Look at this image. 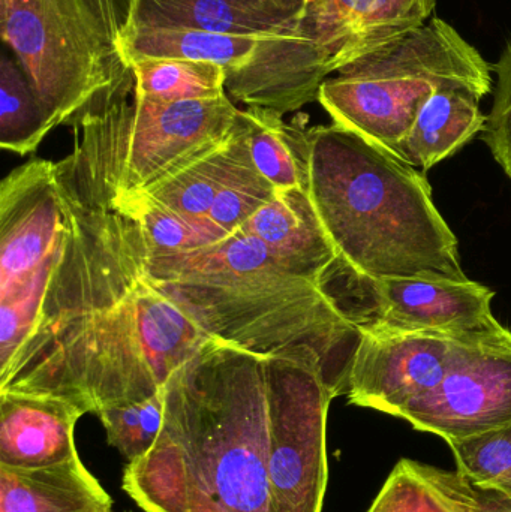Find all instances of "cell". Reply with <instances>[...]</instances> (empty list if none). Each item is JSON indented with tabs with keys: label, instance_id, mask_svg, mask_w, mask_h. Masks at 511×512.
Instances as JSON below:
<instances>
[{
	"label": "cell",
	"instance_id": "6da1fadb",
	"mask_svg": "<svg viewBox=\"0 0 511 512\" xmlns=\"http://www.w3.org/2000/svg\"><path fill=\"white\" fill-rule=\"evenodd\" d=\"M135 77L96 96L56 162L66 239L38 327L0 375V393L66 400L86 414L141 402L212 336L156 285L140 222L123 198Z\"/></svg>",
	"mask_w": 511,
	"mask_h": 512
},
{
	"label": "cell",
	"instance_id": "7a4b0ae2",
	"mask_svg": "<svg viewBox=\"0 0 511 512\" xmlns=\"http://www.w3.org/2000/svg\"><path fill=\"white\" fill-rule=\"evenodd\" d=\"M269 354L212 339L171 373L161 433L123 471V490L141 510L276 512L267 471Z\"/></svg>",
	"mask_w": 511,
	"mask_h": 512
},
{
	"label": "cell",
	"instance_id": "3957f363",
	"mask_svg": "<svg viewBox=\"0 0 511 512\" xmlns=\"http://www.w3.org/2000/svg\"><path fill=\"white\" fill-rule=\"evenodd\" d=\"M297 122L305 191L335 249L332 265L374 277L468 279L425 174L336 123Z\"/></svg>",
	"mask_w": 511,
	"mask_h": 512
},
{
	"label": "cell",
	"instance_id": "277c9868",
	"mask_svg": "<svg viewBox=\"0 0 511 512\" xmlns=\"http://www.w3.org/2000/svg\"><path fill=\"white\" fill-rule=\"evenodd\" d=\"M146 262L156 285L213 339L258 354L314 349L332 396H347L360 328L260 239L239 230L189 252L146 243Z\"/></svg>",
	"mask_w": 511,
	"mask_h": 512
},
{
	"label": "cell",
	"instance_id": "5b68a950",
	"mask_svg": "<svg viewBox=\"0 0 511 512\" xmlns=\"http://www.w3.org/2000/svg\"><path fill=\"white\" fill-rule=\"evenodd\" d=\"M318 102L333 123L402 161L405 140L432 93L492 92V66L452 24L431 18L419 29L335 72Z\"/></svg>",
	"mask_w": 511,
	"mask_h": 512
},
{
	"label": "cell",
	"instance_id": "8992f818",
	"mask_svg": "<svg viewBox=\"0 0 511 512\" xmlns=\"http://www.w3.org/2000/svg\"><path fill=\"white\" fill-rule=\"evenodd\" d=\"M435 0H303L287 38L260 42L225 90L246 107L279 116L318 101L321 84L428 23Z\"/></svg>",
	"mask_w": 511,
	"mask_h": 512
},
{
	"label": "cell",
	"instance_id": "52a82bcc",
	"mask_svg": "<svg viewBox=\"0 0 511 512\" xmlns=\"http://www.w3.org/2000/svg\"><path fill=\"white\" fill-rule=\"evenodd\" d=\"M135 0H0V36L38 93L54 128L102 92L116 89L131 66L123 41Z\"/></svg>",
	"mask_w": 511,
	"mask_h": 512
},
{
	"label": "cell",
	"instance_id": "ba28073f",
	"mask_svg": "<svg viewBox=\"0 0 511 512\" xmlns=\"http://www.w3.org/2000/svg\"><path fill=\"white\" fill-rule=\"evenodd\" d=\"M267 471L276 512H321L327 481V415L335 397L311 348L269 354Z\"/></svg>",
	"mask_w": 511,
	"mask_h": 512
},
{
	"label": "cell",
	"instance_id": "9c48e42d",
	"mask_svg": "<svg viewBox=\"0 0 511 512\" xmlns=\"http://www.w3.org/2000/svg\"><path fill=\"white\" fill-rule=\"evenodd\" d=\"M321 291L357 327L485 331L503 327L492 313L494 292L474 280L438 276L374 277L332 267Z\"/></svg>",
	"mask_w": 511,
	"mask_h": 512
},
{
	"label": "cell",
	"instance_id": "30bf717a",
	"mask_svg": "<svg viewBox=\"0 0 511 512\" xmlns=\"http://www.w3.org/2000/svg\"><path fill=\"white\" fill-rule=\"evenodd\" d=\"M348 403L401 418L434 390L470 343L492 331L405 330L389 325L359 327Z\"/></svg>",
	"mask_w": 511,
	"mask_h": 512
},
{
	"label": "cell",
	"instance_id": "8fae6325",
	"mask_svg": "<svg viewBox=\"0 0 511 512\" xmlns=\"http://www.w3.org/2000/svg\"><path fill=\"white\" fill-rule=\"evenodd\" d=\"M65 239L56 164L15 168L0 183V303L44 300Z\"/></svg>",
	"mask_w": 511,
	"mask_h": 512
},
{
	"label": "cell",
	"instance_id": "7c38bea8",
	"mask_svg": "<svg viewBox=\"0 0 511 512\" xmlns=\"http://www.w3.org/2000/svg\"><path fill=\"white\" fill-rule=\"evenodd\" d=\"M401 418L447 444L511 426V331L504 327L470 343L440 385Z\"/></svg>",
	"mask_w": 511,
	"mask_h": 512
},
{
	"label": "cell",
	"instance_id": "4fadbf2b",
	"mask_svg": "<svg viewBox=\"0 0 511 512\" xmlns=\"http://www.w3.org/2000/svg\"><path fill=\"white\" fill-rule=\"evenodd\" d=\"M240 113L228 95L180 102L146 101L134 95L123 168L125 188L144 191L180 162L225 140Z\"/></svg>",
	"mask_w": 511,
	"mask_h": 512
},
{
	"label": "cell",
	"instance_id": "5bb4252c",
	"mask_svg": "<svg viewBox=\"0 0 511 512\" xmlns=\"http://www.w3.org/2000/svg\"><path fill=\"white\" fill-rule=\"evenodd\" d=\"M303 0H135V27H189L260 42L287 38Z\"/></svg>",
	"mask_w": 511,
	"mask_h": 512
},
{
	"label": "cell",
	"instance_id": "9a60e30c",
	"mask_svg": "<svg viewBox=\"0 0 511 512\" xmlns=\"http://www.w3.org/2000/svg\"><path fill=\"white\" fill-rule=\"evenodd\" d=\"M83 415L56 397L0 393V465L45 468L74 459L75 426Z\"/></svg>",
	"mask_w": 511,
	"mask_h": 512
},
{
	"label": "cell",
	"instance_id": "2e32d148",
	"mask_svg": "<svg viewBox=\"0 0 511 512\" xmlns=\"http://www.w3.org/2000/svg\"><path fill=\"white\" fill-rule=\"evenodd\" d=\"M240 231L260 239L285 267L318 286L336 261L335 249L303 189L276 191Z\"/></svg>",
	"mask_w": 511,
	"mask_h": 512
},
{
	"label": "cell",
	"instance_id": "e0dca14e",
	"mask_svg": "<svg viewBox=\"0 0 511 512\" xmlns=\"http://www.w3.org/2000/svg\"><path fill=\"white\" fill-rule=\"evenodd\" d=\"M251 162L248 125L242 110L239 122L225 140L180 162L140 194L182 215L209 216L216 197Z\"/></svg>",
	"mask_w": 511,
	"mask_h": 512
},
{
	"label": "cell",
	"instance_id": "ac0fdd59",
	"mask_svg": "<svg viewBox=\"0 0 511 512\" xmlns=\"http://www.w3.org/2000/svg\"><path fill=\"white\" fill-rule=\"evenodd\" d=\"M0 512H113V499L77 456L45 468L0 465Z\"/></svg>",
	"mask_w": 511,
	"mask_h": 512
},
{
	"label": "cell",
	"instance_id": "d6986e66",
	"mask_svg": "<svg viewBox=\"0 0 511 512\" xmlns=\"http://www.w3.org/2000/svg\"><path fill=\"white\" fill-rule=\"evenodd\" d=\"M480 101L482 96L467 89L432 93L405 140L402 161L428 171L467 146L485 129Z\"/></svg>",
	"mask_w": 511,
	"mask_h": 512
},
{
	"label": "cell",
	"instance_id": "ffe728a7",
	"mask_svg": "<svg viewBox=\"0 0 511 512\" xmlns=\"http://www.w3.org/2000/svg\"><path fill=\"white\" fill-rule=\"evenodd\" d=\"M368 512H489L488 492L458 469L401 459Z\"/></svg>",
	"mask_w": 511,
	"mask_h": 512
},
{
	"label": "cell",
	"instance_id": "44dd1931",
	"mask_svg": "<svg viewBox=\"0 0 511 512\" xmlns=\"http://www.w3.org/2000/svg\"><path fill=\"white\" fill-rule=\"evenodd\" d=\"M260 39L221 35L189 27H135L123 41L129 66L144 59H179L221 65L228 75L254 59Z\"/></svg>",
	"mask_w": 511,
	"mask_h": 512
},
{
	"label": "cell",
	"instance_id": "7402d4cb",
	"mask_svg": "<svg viewBox=\"0 0 511 512\" xmlns=\"http://www.w3.org/2000/svg\"><path fill=\"white\" fill-rule=\"evenodd\" d=\"M248 144L252 161L261 176L278 192L305 191V158L300 147L299 122H284L275 111L248 107Z\"/></svg>",
	"mask_w": 511,
	"mask_h": 512
},
{
	"label": "cell",
	"instance_id": "603a6c76",
	"mask_svg": "<svg viewBox=\"0 0 511 512\" xmlns=\"http://www.w3.org/2000/svg\"><path fill=\"white\" fill-rule=\"evenodd\" d=\"M54 125L15 57L0 60V147L26 156L35 152Z\"/></svg>",
	"mask_w": 511,
	"mask_h": 512
},
{
	"label": "cell",
	"instance_id": "cb8c5ba5",
	"mask_svg": "<svg viewBox=\"0 0 511 512\" xmlns=\"http://www.w3.org/2000/svg\"><path fill=\"white\" fill-rule=\"evenodd\" d=\"M135 96L153 102L201 101L227 95L221 65L179 59H144L132 63Z\"/></svg>",
	"mask_w": 511,
	"mask_h": 512
},
{
	"label": "cell",
	"instance_id": "d4e9b609",
	"mask_svg": "<svg viewBox=\"0 0 511 512\" xmlns=\"http://www.w3.org/2000/svg\"><path fill=\"white\" fill-rule=\"evenodd\" d=\"M123 198L140 222L149 248L165 252L197 251L231 236L221 230L209 216L182 215L155 203L140 192L126 191L125 180Z\"/></svg>",
	"mask_w": 511,
	"mask_h": 512
},
{
	"label": "cell",
	"instance_id": "484cf974",
	"mask_svg": "<svg viewBox=\"0 0 511 512\" xmlns=\"http://www.w3.org/2000/svg\"><path fill=\"white\" fill-rule=\"evenodd\" d=\"M456 469L477 489L511 502V426L450 442Z\"/></svg>",
	"mask_w": 511,
	"mask_h": 512
},
{
	"label": "cell",
	"instance_id": "4316f807",
	"mask_svg": "<svg viewBox=\"0 0 511 512\" xmlns=\"http://www.w3.org/2000/svg\"><path fill=\"white\" fill-rule=\"evenodd\" d=\"M165 414V385L141 402L111 406L98 412L108 445L129 462L149 453L161 433Z\"/></svg>",
	"mask_w": 511,
	"mask_h": 512
},
{
	"label": "cell",
	"instance_id": "83f0119b",
	"mask_svg": "<svg viewBox=\"0 0 511 512\" xmlns=\"http://www.w3.org/2000/svg\"><path fill=\"white\" fill-rule=\"evenodd\" d=\"M275 195L276 189L261 176L252 161L216 197L209 218L225 233L234 234Z\"/></svg>",
	"mask_w": 511,
	"mask_h": 512
},
{
	"label": "cell",
	"instance_id": "f1b7e54d",
	"mask_svg": "<svg viewBox=\"0 0 511 512\" xmlns=\"http://www.w3.org/2000/svg\"><path fill=\"white\" fill-rule=\"evenodd\" d=\"M494 71L497 72L494 102L491 113L486 116L483 141L511 180V39L504 47Z\"/></svg>",
	"mask_w": 511,
	"mask_h": 512
},
{
	"label": "cell",
	"instance_id": "f546056e",
	"mask_svg": "<svg viewBox=\"0 0 511 512\" xmlns=\"http://www.w3.org/2000/svg\"><path fill=\"white\" fill-rule=\"evenodd\" d=\"M489 512H511V502L500 495L488 492Z\"/></svg>",
	"mask_w": 511,
	"mask_h": 512
},
{
	"label": "cell",
	"instance_id": "4dcf8cb0",
	"mask_svg": "<svg viewBox=\"0 0 511 512\" xmlns=\"http://www.w3.org/2000/svg\"><path fill=\"white\" fill-rule=\"evenodd\" d=\"M126 512H132V511H126Z\"/></svg>",
	"mask_w": 511,
	"mask_h": 512
}]
</instances>
